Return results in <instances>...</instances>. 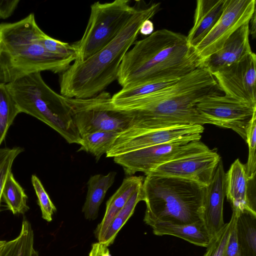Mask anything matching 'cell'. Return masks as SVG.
I'll use <instances>...</instances> for the list:
<instances>
[{"mask_svg":"<svg viewBox=\"0 0 256 256\" xmlns=\"http://www.w3.org/2000/svg\"><path fill=\"white\" fill-rule=\"evenodd\" d=\"M220 91L213 76L198 68L156 91L140 96L111 100V102L115 108L134 116V124L128 130L142 132L210 124L199 114L196 106L208 96L220 94Z\"/></svg>","mask_w":256,"mask_h":256,"instance_id":"1","label":"cell"},{"mask_svg":"<svg viewBox=\"0 0 256 256\" xmlns=\"http://www.w3.org/2000/svg\"><path fill=\"white\" fill-rule=\"evenodd\" d=\"M134 44L119 68L117 80L122 88L174 80L200 68L195 48L180 33L159 30Z\"/></svg>","mask_w":256,"mask_h":256,"instance_id":"2","label":"cell"},{"mask_svg":"<svg viewBox=\"0 0 256 256\" xmlns=\"http://www.w3.org/2000/svg\"><path fill=\"white\" fill-rule=\"evenodd\" d=\"M160 3L140 7L117 36L107 46L84 60H75L62 74L60 94L68 98L94 96L117 80L122 58L134 44L142 23L160 10Z\"/></svg>","mask_w":256,"mask_h":256,"instance_id":"3","label":"cell"},{"mask_svg":"<svg viewBox=\"0 0 256 256\" xmlns=\"http://www.w3.org/2000/svg\"><path fill=\"white\" fill-rule=\"evenodd\" d=\"M43 32L34 13L16 22H0V83L44 70L62 74L76 60L48 52L40 42Z\"/></svg>","mask_w":256,"mask_h":256,"instance_id":"4","label":"cell"},{"mask_svg":"<svg viewBox=\"0 0 256 256\" xmlns=\"http://www.w3.org/2000/svg\"><path fill=\"white\" fill-rule=\"evenodd\" d=\"M206 188L186 179L146 175L142 186L146 204L144 222L150 226L160 222L184 224L202 222Z\"/></svg>","mask_w":256,"mask_h":256,"instance_id":"5","label":"cell"},{"mask_svg":"<svg viewBox=\"0 0 256 256\" xmlns=\"http://www.w3.org/2000/svg\"><path fill=\"white\" fill-rule=\"evenodd\" d=\"M6 86L20 112L46 124L68 143L80 145L82 138L72 120L66 97L50 88L40 72L27 75Z\"/></svg>","mask_w":256,"mask_h":256,"instance_id":"6","label":"cell"},{"mask_svg":"<svg viewBox=\"0 0 256 256\" xmlns=\"http://www.w3.org/2000/svg\"><path fill=\"white\" fill-rule=\"evenodd\" d=\"M138 4L130 6L128 0L92 4L84 34L73 44L76 60H84L110 44L132 16Z\"/></svg>","mask_w":256,"mask_h":256,"instance_id":"7","label":"cell"},{"mask_svg":"<svg viewBox=\"0 0 256 256\" xmlns=\"http://www.w3.org/2000/svg\"><path fill=\"white\" fill-rule=\"evenodd\" d=\"M111 98L110 93L104 91L88 98L66 97L72 120L81 138L100 131L120 134L134 126V116L115 108Z\"/></svg>","mask_w":256,"mask_h":256,"instance_id":"8","label":"cell"},{"mask_svg":"<svg viewBox=\"0 0 256 256\" xmlns=\"http://www.w3.org/2000/svg\"><path fill=\"white\" fill-rule=\"evenodd\" d=\"M200 140L178 141L146 147L114 157V162L132 176L137 172L146 175L169 161L210 150Z\"/></svg>","mask_w":256,"mask_h":256,"instance_id":"9","label":"cell"},{"mask_svg":"<svg viewBox=\"0 0 256 256\" xmlns=\"http://www.w3.org/2000/svg\"><path fill=\"white\" fill-rule=\"evenodd\" d=\"M196 108L210 124L232 129L246 142L248 129L256 116V105L216 94L204 98Z\"/></svg>","mask_w":256,"mask_h":256,"instance_id":"10","label":"cell"},{"mask_svg":"<svg viewBox=\"0 0 256 256\" xmlns=\"http://www.w3.org/2000/svg\"><path fill=\"white\" fill-rule=\"evenodd\" d=\"M204 127L199 124L179 126L145 132L127 130L120 133L106 154L114 158L132 151L168 142L200 140Z\"/></svg>","mask_w":256,"mask_h":256,"instance_id":"11","label":"cell"},{"mask_svg":"<svg viewBox=\"0 0 256 256\" xmlns=\"http://www.w3.org/2000/svg\"><path fill=\"white\" fill-rule=\"evenodd\" d=\"M256 12L255 0H225L222 14L208 34L194 48L201 62L220 50Z\"/></svg>","mask_w":256,"mask_h":256,"instance_id":"12","label":"cell"},{"mask_svg":"<svg viewBox=\"0 0 256 256\" xmlns=\"http://www.w3.org/2000/svg\"><path fill=\"white\" fill-rule=\"evenodd\" d=\"M220 160L216 151L210 149L166 162L146 175L176 177L206 186L210 182Z\"/></svg>","mask_w":256,"mask_h":256,"instance_id":"13","label":"cell"},{"mask_svg":"<svg viewBox=\"0 0 256 256\" xmlns=\"http://www.w3.org/2000/svg\"><path fill=\"white\" fill-rule=\"evenodd\" d=\"M224 95L256 105V56L253 52L242 61L212 74Z\"/></svg>","mask_w":256,"mask_h":256,"instance_id":"14","label":"cell"},{"mask_svg":"<svg viewBox=\"0 0 256 256\" xmlns=\"http://www.w3.org/2000/svg\"><path fill=\"white\" fill-rule=\"evenodd\" d=\"M256 178H250L244 164L236 160L225 174V193L232 210L256 215Z\"/></svg>","mask_w":256,"mask_h":256,"instance_id":"15","label":"cell"},{"mask_svg":"<svg viewBox=\"0 0 256 256\" xmlns=\"http://www.w3.org/2000/svg\"><path fill=\"white\" fill-rule=\"evenodd\" d=\"M225 174L222 159L210 184L206 186L202 220L211 239L224 226L223 208L225 193Z\"/></svg>","mask_w":256,"mask_h":256,"instance_id":"16","label":"cell"},{"mask_svg":"<svg viewBox=\"0 0 256 256\" xmlns=\"http://www.w3.org/2000/svg\"><path fill=\"white\" fill-rule=\"evenodd\" d=\"M249 36L248 22L230 36L220 50L202 60L200 68H205L212 74L244 60L252 52Z\"/></svg>","mask_w":256,"mask_h":256,"instance_id":"17","label":"cell"},{"mask_svg":"<svg viewBox=\"0 0 256 256\" xmlns=\"http://www.w3.org/2000/svg\"><path fill=\"white\" fill-rule=\"evenodd\" d=\"M225 0H198L194 25L186 36L188 44L195 48L208 34L220 17Z\"/></svg>","mask_w":256,"mask_h":256,"instance_id":"18","label":"cell"},{"mask_svg":"<svg viewBox=\"0 0 256 256\" xmlns=\"http://www.w3.org/2000/svg\"><path fill=\"white\" fill-rule=\"evenodd\" d=\"M144 179L142 176H134L124 178L120 188L107 201L104 216L94 231L98 241L133 194L142 187Z\"/></svg>","mask_w":256,"mask_h":256,"instance_id":"19","label":"cell"},{"mask_svg":"<svg viewBox=\"0 0 256 256\" xmlns=\"http://www.w3.org/2000/svg\"><path fill=\"white\" fill-rule=\"evenodd\" d=\"M151 227L156 236H174L198 246L206 248L211 240L202 222L184 224L160 222Z\"/></svg>","mask_w":256,"mask_h":256,"instance_id":"20","label":"cell"},{"mask_svg":"<svg viewBox=\"0 0 256 256\" xmlns=\"http://www.w3.org/2000/svg\"><path fill=\"white\" fill-rule=\"evenodd\" d=\"M116 172H110L106 175L97 174L88 180V192L82 212L88 220H94L98 216L100 206L108 188L114 182Z\"/></svg>","mask_w":256,"mask_h":256,"instance_id":"21","label":"cell"},{"mask_svg":"<svg viewBox=\"0 0 256 256\" xmlns=\"http://www.w3.org/2000/svg\"><path fill=\"white\" fill-rule=\"evenodd\" d=\"M234 211L240 255L256 256V215L248 211Z\"/></svg>","mask_w":256,"mask_h":256,"instance_id":"22","label":"cell"},{"mask_svg":"<svg viewBox=\"0 0 256 256\" xmlns=\"http://www.w3.org/2000/svg\"><path fill=\"white\" fill-rule=\"evenodd\" d=\"M140 201H144L142 187L133 194L112 220L98 242L107 246L112 244L118 232L132 215L136 204Z\"/></svg>","mask_w":256,"mask_h":256,"instance_id":"23","label":"cell"},{"mask_svg":"<svg viewBox=\"0 0 256 256\" xmlns=\"http://www.w3.org/2000/svg\"><path fill=\"white\" fill-rule=\"evenodd\" d=\"M34 234L30 223L24 218L18 236L6 243L0 256H32Z\"/></svg>","mask_w":256,"mask_h":256,"instance_id":"24","label":"cell"},{"mask_svg":"<svg viewBox=\"0 0 256 256\" xmlns=\"http://www.w3.org/2000/svg\"><path fill=\"white\" fill-rule=\"evenodd\" d=\"M120 133L110 131H100L82 137L78 151H85L93 155L96 161L106 154L112 146Z\"/></svg>","mask_w":256,"mask_h":256,"instance_id":"25","label":"cell"},{"mask_svg":"<svg viewBox=\"0 0 256 256\" xmlns=\"http://www.w3.org/2000/svg\"><path fill=\"white\" fill-rule=\"evenodd\" d=\"M2 198L8 208L13 214H24L29 210L26 204L28 196L24 190L16 181L11 172L4 184Z\"/></svg>","mask_w":256,"mask_h":256,"instance_id":"26","label":"cell"},{"mask_svg":"<svg viewBox=\"0 0 256 256\" xmlns=\"http://www.w3.org/2000/svg\"><path fill=\"white\" fill-rule=\"evenodd\" d=\"M20 112L6 84L0 83V144L14 118Z\"/></svg>","mask_w":256,"mask_h":256,"instance_id":"27","label":"cell"},{"mask_svg":"<svg viewBox=\"0 0 256 256\" xmlns=\"http://www.w3.org/2000/svg\"><path fill=\"white\" fill-rule=\"evenodd\" d=\"M31 180L38 197V203L40 208L42 218L46 221L50 222L52 220V216L56 211V208L38 176L33 174Z\"/></svg>","mask_w":256,"mask_h":256,"instance_id":"28","label":"cell"},{"mask_svg":"<svg viewBox=\"0 0 256 256\" xmlns=\"http://www.w3.org/2000/svg\"><path fill=\"white\" fill-rule=\"evenodd\" d=\"M234 218V213L232 212L230 222L225 224L222 228L211 239L204 256H223Z\"/></svg>","mask_w":256,"mask_h":256,"instance_id":"29","label":"cell"},{"mask_svg":"<svg viewBox=\"0 0 256 256\" xmlns=\"http://www.w3.org/2000/svg\"><path fill=\"white\" fill-rule=\"evenodd\" d=\"M24 150L23 148L19 146L0 148V208L4 184L12 171L14 160Z\"/></svg>","mask_w":256,"mask_h":256,"instance_id":"30","label":"cell"},{"mask_svg":"<svg viewBox=\"0 0 256 256\" xmlns=\"http://www.w3.org/2000/svg\"><path fill=\"white\" fill-rule=\"evenodd\" d=\"M40 42L48 52L54 54L64 58H77L76 51L73 44H70L54 39L44 32L41 35Z\"/></svg>","mask_w":256,"mask_h":256,"instance_id":"31","label":"cell"},{"mask_svg":"<svg viewBox=\"0 0 256 256\" xmlns=\"http://www.w3.org/2000/svg\"><path fill=\"white\" fill-rule=\"evenodd\" d=\"M246 142L248 147V156L247 162L244 164L246 171L250 178H254L256 174V116L253 118L248 129Z\"/></svg>","mask_w":256,"mask_h":256,"instance_id":"32","label":"cell"},{"mask_svg":"<svg viewBox=\"0 0 256 256\" xmlns=\"http://www.w3.org/2000/svg\"><path fill=\"white\" fill-rule=\"evenodd\" d=\"M232 212L234 213V218L223 256H240L236 230V213L233 210Z\"/></svg>","mask_w":256,"mask_h":256,"instance_id":"33","label":"cell"},{"mask_svg":"<svg viewBox=\"0 0 256 256\" xmlns=\"http://www.w3.org/2000/svg\"><path fill=\"white\" fill-rule=\"evenodd\" d=\"M19 0H0V18L10 17L16 8Z\"/></svg>","mask_w":256,"mask_h":256,"instance_id":"34","label":"cell"},{"mask_svg":"<svg viewBox=\"0 0 256 256\" xmlns=\"http://www.w3.org/2000/svg\"><path fill=\"white\" fill-rule=\"evenodd\" d=\"M88 256H112L108 246L99 242L92 244Z\"/></svg>","mask_w":256,"mask_h":256,"instance_id":"35","label":"cell"},{"mask_svg":"<svg viewBox=\"0 0 256 256\" xmlns=\"http://www.w3.org/2000/svg\"><path fill=\"white\" fill-rule=\"evenodd\" d=\"M154 26L150 20H145L142 24L140 30V33L144 36H149L154 32Z\"/></svg>","mask_w":256,"mask_h":256,"instance_id":"36","label":"cell"},{"mask_svg":"<svg viewBox=\"0 0 256 256\" xmlns=\"http://www.w3.org/2000/svg\"><path fill=\"white\" fill-rule=\"evenodd\" d=\"M250 23H251L250 26H249L250 34H252V36L255 37L256 34V12L253 14L252 18L250 20Z\"/></svg>","mask_w":256,"mask_h":256,"instance_id":"37","label":"cell"},{"mask_svg":"<svg viewBox=\"0 0 256 256\" xmlns=\"http://www.w3.org/2000/svg\"><path fill=\"white\" fill-rule=\"evenodd\" d=\"M6 242V240H0V256Z\"/></svg>","mask_w":256,"mask_h":256,"instance_id":"38","label":"cell"},{"mask_svg":"<svg viewBox=\"0 0 256 256\" xmlns=\"http://www.w3.org/2000/svg\"><path fill=\"white\" fill-rule=\"evenodd\" d=\"M32 256H39L38 252L34 248Z\"/></svg>","mask_w":256,"mask_h":256,"instance_id":"39","label":"cell"}]
</instances>
